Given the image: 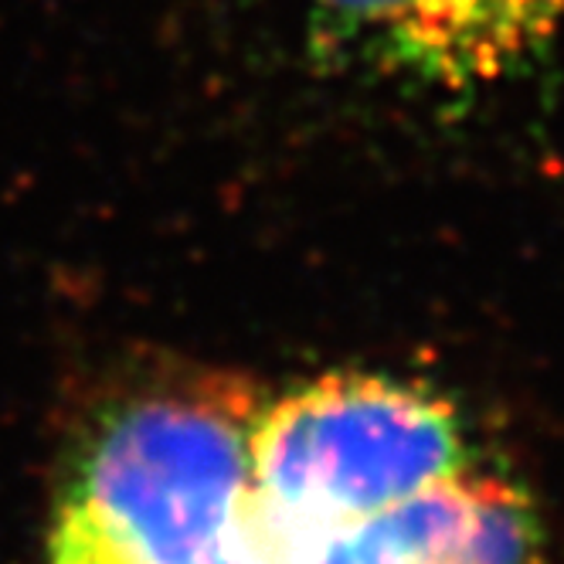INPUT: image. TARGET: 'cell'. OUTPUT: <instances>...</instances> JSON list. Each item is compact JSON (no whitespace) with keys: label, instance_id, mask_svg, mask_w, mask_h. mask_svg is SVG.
Masks as SVG:
<instances>
[{"label":"cell","instance_id":"3957f363","mask_svg":"<svg viewBox=\"0 0 564 564\" xmlns=\"http://www.w3.org/2000/svg\"><path fill=\"white\" fill-rule=\"evenodd\" d=\"M316 48L429 93L469 96L564 45V0H303Z\"/></svg>","mask_w":564,"mask_h":564},{"label":"cell","instance_id":"6da1fadb","mask_svg":"<svg viewBox=\"0 0 564 564\" xmlns=\"http://www.w3.org/2000/svg\"><path fill=\"white\" fill-rule=\"evenodd\" d=\"M256 394L177 378L112 405L62 494L52 564H221L252 487Z\"/></svg>","mask_w":564,"mask_h":564},{"label":"cell","instance_id":"277c9868","mask_svg":"<svg viewBox=\"0 0 564 564\" xmlns=\"http://www.w3.org/2000/svg\"><path fill=\"white\" fill-rule=\"evenodd\" d=\"M415 564H541V523L517 487L459 473L388 507Z\"/></svg>","mask_w":564,"mask_h":564},{"label":"cell","instance_id":"7a4b0ae2","mask_svg":"<svg viewBox=\"0 0 564 564\" xmlns=\"http://www.w3.org/2000/svg\"><path fill=\"white\" fill-rule=\"evenodd\" d=\"M459 473L466 442L449 401L378 375H327L256 419L241 531L269 551L375 517Z\"/></svg>","mask_w":564,"mask_h":564},{"label":"cell","instance_id":"5b68a950","mask_svg":"<svg viewBox=\"0 0 564 564\" xmlns=\"http://www.w3.org/2000/svg\"><path fill=\"white\" fill-rule=\"evenodd\" d=\"M262 564H415L391 510L259 551Z\"/></svg>","mask_w":564,"mask_h":564},{"label":"cell","instance_id":"8992f818","mask_svg":"<svg viewBox=\"0 0 564 564\" xmlns=\"http://www.w3.org/2000/svg\"><path fill=\"white\" fill-rule=\"evenodd\" d=\"M221 564H262V561H259V554L252 551V544H249L246 531H238V541H235L231 554H228Z\"/></svg>","mask_w":564,"mask_h":564}]
</instances>
